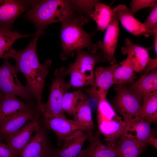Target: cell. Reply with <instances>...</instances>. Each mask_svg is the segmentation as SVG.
I'll use <instances>...</instances> for the list:
<instances>
[{"label": "cell", "instance_id": "1", "mask_svg": "<svg viewBox=\"0 0 157 157\" xmlns=\"http://www.w3.org/2000/svg\"><path fill=\"white\" fill-rule=\"evenodd\" d=\"M40 36L34 34L28 46L23 50L17 51L12 49L8 58L15 60V66L17 70L24 75L26 80V86L32 92L36 100L37 107L42 113L44 105L42 101V94L45 78L52 61L48 59L43 65L39 61L37 45Z\"/></svg>", "mask_w": 157, "mask_h": 157}, {"label": "cell", "instance_id": "31", "mask_svg": "<svg viewBox=\"0 0 157 157\" xmlns=\"http://www.w3.org/2000/svg\"><path fill=\"white\" fill-rule=\"evenodd\" d=\"M157 5V1L156 0H133L130 3L129 11L133 16L142 9L148 7L152 9Z\"/></svg>", "mask_w": 157, "mask_h": 157}, {"label": "cell", "instance_id": "5", "mask_svg": "<svg viewBox=\"0 0 157 157\" xmlns=\"http://www.w3.org/2000/svg\"><path fill=\"white\" fill-rule=\"evenodd\" d=\"M116 93L111 100L114 110L122 117L126 125L140 118L142 104L129 87L126 85L114 86Z\"/></svg>", "mask_w": 157, "mask_h": 157}, {"label": "cell", "instance_id": "20", "mask_svg": "<svg viewBox=\"0 0 157 157\" xmlns=\"http://www.w3.org/2000/svg\"><path fill=\"white\" fill-rule=\"evenodd\" d=\"M37 106L34 103L23 102L16 96L4 95L0 104V122L17 113Z\"/></svg>", "mask_w": 157, "mask_h": 157}, {"label": "cell", "instance_id": "27", "mask_svg": "<svg viewBox=\"0 0 157 157\" xmlns=\"http://www.w3.org/2000/svg\"><path fill=\"white\" fill-rule=\"evenodd\" d=\"M140 118L149 122H157V92L146 95L143 100Z\"/></svg>", "mask_w": 157, "mask_h": 157}, {"label": "cell", "instance_id": "32", "mask_svg": "<svg viewBox=\"0 0 157 157\" xmlns=\"http://www.w3.org/2000/svg\"><path fill=\"white\" fill-rule=\"evenodd\" d=\"M0 138V157H18Z\"/></svg>", "mask_w": 157, "mask_h": 157}, {"label": "cell", "instance_id": "22", "mask_svg": "<svg viewBox=\"0 0 157 157\" xmlns=\"http://www.w3.org/2000/svg\"><path fill=\"white\" fill-rule=\"evenodd\" d=\"M129 87L141 101L146 95L157 92V69L144 74L138 81L131 83Z\"/></svg>", "mask_w": 157, "mask_h": 157}, {"label": "cell", "instance_id": "9", "mask_svg": "<svg viewBox=\"0 0 157 157\" xmlns=\"http://www.w3.org/2000/svg\"><path fill=\"white\" fill-rule=\"evenodd\" d=\"M42 114L43 118L40 120L41 122L49 130H51L55 133L57 137V143L58 145L63 143L66 138L78 131H91L86 127L74 120L58 116Z\"/></svg>", "mask_w": 157, "mask_h": 157}, {"label": "cell", "instance_id": "36", "mask_svg": "<svg viewBox=\"0 0 157 157\" xmlns=\"http://www.w3.org/2000/svg\"><path fill=\"white\" fill-rule=\"evenodd\" d=\"M4 97V94L0 92V104L2 101Z\"/></svg>", "mask_w": 157, "mask_h": 157}, {"label": "cell", "instance_id": "34", "mask_svg": "<svg viewBox=\"0 0 157 157\" xmlns=\"http://www.w3.org/2000/svg\"><path fill=\"white\" fill-rule=\"evenodd\" d=\"M146 144L147 145H152L156 149H157V139L152 136L147 140Z\"/></svg>", "mask_w": 157, "mask_h": 157}, {"label": "cell", "instance_id": "33", "mask_svg": "<svg viewBox=\"0 0 157 157\" xmlns=\"http://www.w3.org/2000/svg\"><path fill=\"white\" fill-rule=\"evenodd\" d=\"M147 68L144 74H146L149 72L151 70L157 69V58L156 57L154 59L151 58L147 65Z\"/></svg>", "mask_w": 157, "mask_h": 157}, {"label": "cell", "instance_id": "11", "mask_svg": "<svg viewBox=\"0 0 157 157\" xmlns=\"http://www.w3.org/2000/svg\"><path fill=\"white\" fill-rule=\"evenodd\" d=\"M35 0H0V27L12 29L15 19L29 10Z\"/></svg>", "mask_w": 157, "mask_h": 157}, {"label": "cell", "instance_id": "28", "mask_svg": "<svg viewBox=\"0 0 157 157\" xmlns=\"http://www.w3.org/2000/svg\"><path fill=\"white\" fill-rule=\"evenodd\" d=\"M87 95L81 89L72 92H66L64 95L62 102V108L64 113L73 115L76 108L82 103L87 100Z\"/></svg>", "mask_w": 157, "mask_h": 157}, {"label": "cell", "instance_id": "4", "mask_svg": "<svg viewBox=\"0 0 157 157\" xmlns=\"http://www.w3.org/2000/svg\"><path fill=\"white\" fill-rule=\"evenodd\" d=\"M98 102L99 131L104 135L106 144L113 147L122 134L126 123L116 114L107 99L100 100Z\"/></svg>", "mask_w": 157, "mask_h": 157}, {"label": "cell", "instance_id": "18", "mask_svg": "<svg viewBox=\"0 0 157 157\" xmlns=\"http://www.w3.org/2000/svg\"><path fill=\"white\" fill-rule=\"evenodd\" d=\"M78 131L66 138L60 149H56L55 157H78L87 140L88 131Z\"/></svg>", "mask_w": 157, "mask_h": 157}, {"label": "cell", "instance_id": "16", "mask_svg": "<svg viewBox=\"0 0 157 157\" xmlns=\"http://www.w3.org/2000/svg\"><path fill=\"white\" fill-rule=\"evenodd\" d=\"M100 133L97 131H88L87 140L89 144L87 147L82 149L78 157H118L113 147L104 144L100 137Z\"/></svg>", "mask_w": 157, "mask_h": 157}, {"label": "cell", "instance_id": "25", "mask_svg": "<svg viewBox=\"0 0 157 157\" xmlns=\"http://www.w3.org/2000/svg\"><path fill=\"white\" fill-rule=\"evenodd\" d=\"M91 18L97 25V30L103 32L110 24L114 11L110 6L99 2L95 5Z\"/></svg>", "mask_w": 157, "mask_h": 157}, {"label": "cell", "instance_id": "10", "mask_svg": "<svg viewBox=\"0 0 157 157\" xmlns=\"http://www.w3.org/2000/svg\"><path fill=\"white\" fill-rule=\"evenodd\" d=\"M116 62L107 67L100 66L94 70V78L93 85L86 90L87 94L97 101L107 99L108 91L113 85V71L117 66Z\"/></svg>", "mask_w": 157, "mask_h": 157}, {"label": "cell", "instance_id": "12", "mask_svg": "<svg viewBox=\"0 0 157 157\" xmlns=\"http://www.w3.org/2000/svg\"><path fill=\"white\" fill-rule=\"evenodd\" d=\"M77 56L74 62L70 65L67 71H75L94 82V67L98 63L107 62L103 58L102 52L92 54L82 49L77 50Z\"/></svg>", "mask_w": 157, "mask_h": 157}, {"label": "cell", "instance_id": "17", "mask_svg": "<svg viewBox=\"0 0 157 157\" xmlns=\"http://www.w3.org/2000/svg\"><path fill=\"white\" fill-rule=\"evenodd\" d=\"M123 54H127L134 72H139L147 66L151 58L148 50L134 44L129 38L125 41V46L121 49Z\"/></svg>", "mask_w": 157, "mask_h": 157}, {"label": "cell", "instance_id": "13", "mask_svg": "<svg viewBox=\"0 0 157 157\" xmlns=\"http://www.w3.org/2000/svg\"><path fill=\"white\" fill-rule=\"evenodd\" d=\"M39 114L42 113L36 106L0 122V138L2 140L6 141Z\"/></svg>", "mask_w": 157, "mask_h": 157}, {"label": "cell", "instance_id": "3", "mask_svg": "<svg viewBox=\"0 0 157 157\" xmlns=\"http://www.w3.org/2000/svg\"><path fill=\"white\" fill-rule=\"evenodd\" d=\"M60 37L62 50L60 57L65 60L74 55V52L85 48L90 54H95L100 49L102 41L93 44L92 38L95 32L88 33L82 26L87 22L81 17L72 18L61 22Z\"/></svg>", "mask_w": 157, "mask_h": 157}, {"label": "cell", "instance_id": "8", "mask_svg": "<svg viewBox=\"0 0 157 157\" xmlns=\"http://www.w3.org/2000/svg\"><path fill=\"white\" fill-rule=\"evenodd\" d=\"M45 126L41 122L29 143L18 157H55V150Z\"/></svg>", "mask_w": 157, "mask_h": 157}, {"label": "cell", "instance_id": "35", "mask_svg": "<svg viewBox=\"0 0 157 157\" xmlns=\"http://www.w3.org/2000/svg\"><path fill=\"white\" fill-rule=\"evenodd\" d=\"M153 48L157 57V30L154 33Z\"/></svg>", "mask_w": 157, "mask_h": 157}, {"label": "cell", "instance_id": "29", "mask_svg": "<svg viewBox=\"0 0 157 157\" xmlns=\"http://www.w3.org/2000/svg\"><path fill=\"white\" fill-rule=\"evenodd\" d=\"M73 116L75 121L93 131L94 125L91 108L88 100L81 103L75 110Z\"/></svg>", "mask_w": 157, "mask_h": 157}, {"label": "cell", "instance_id": "19", "mask_svg": "<svg viewBox=\"0 0 157 157\" xmlns=\"http://www.w3.org/2000/svg\"><path fill=\"white\" fill-rule=\"evenodd\" d=\"M113 10L122 25L127 31L134 35H142L147 37L143 23L130 13L129 9L126 5L119 4L114 7Z\"/></svg>", "mask_w": 157, "mask_h": 157}, {"label": "cell", "instance_id": "15", "mask_svg": "<svg viewBox=\"0 0 157 157\" xmlns=\"http://www.w3.org/2000/svg\"><path fill=\"white\" fill-rule=\"evenodd\" d=\"M119 21L114 11L112 19L106 29L100 48L103 53V59L111 65L117 62L114 54L119 35Z\"/></svg>", "mask_w": 157, "mask_h": 157}, {"label": "cell", "instance_id": "6", "mask_svg": "<svg viewBox=\"0 0 157 157\" xmlns=\"http://www.w3.org/2000/svg\"><path fill=\"white\" fill-rule=\"evenodd\" d=\"M18 72L15 65L10 64L8 59H4L0 66V92L4 95L19 96L27 103H33L32 92L21 84L17 77Z\"/></svg>", "mask_w": 157, "mask_h": 157}, {"label": "cell", "instance_id": "30", "mask_svg": "<svg viewBox=\"0 0 157 157\" xmlns=\"http://www.w3.org/2000/svg\"><path fill=\"white\" fill-rule=\"evenodd\" d=\"M143 24L147 37L153 35L155 31L157 30V5L152 9L151 11Z\"/></svg>", "mask_w": 157, "mask_h": 157}, {"label": "cell", "instance_id": "23", "mask_svg": "<svg viewBox=\"0 0 157 157\" xmlns=\"http://www.w3.org/2000/svg\"><path fill=\"white\" fill-rule=\"evenodd\" d=\"M149 122L141 118L126 125L123 133L146 145L147 140L153 136Z\"/></svg>", "mask_w": 157, "mask_h": 157}, {"label": "cell", "instance_id": "7", "mask_svg": "<svg viewBox=\"0 0 157 157\" xmlns=\"http://www.w3.org/2000/svg\"><path fill=\"white\" fill-rule=\"evenodd\" d=\"M55 78L50 87L49 97L44 103L42 114L66 118L62 108V100L65 94L69 88L65 77L67 75L64 67L56 69L54 72Z\"/></svg>", "mask_w": 157, "mask_h": 157}, {"label": "cell", "instance_id": "14", "mask_svg": "<svg viewBox=\"0 0 157 157\" xmlns=\"http://www.w3.org/2000/svg\"><path fill=\"white\" fill-rule=\"evenodd\" d=\"M40 115H38L23 127L5 141L7 145L18 157L30 142L33 133L39 127L41 122Z\"/></svg>", "mask_w": 157, "mask_h": 157}, {"label": "cell", "instance_id": "26", "mask_svg": "<svg viewBox=\"0 0 157 157\" xmlns=\"http://www.w3.org/2000/svg\"><path fill=\"white\" fill-rule=\"evenodd\" d=\"M128 58L118 64L113 74V85L132 83L136 78Z\"/></svg>", "mask_w": 157, "mask_h": 157}, {"label": "cell", "instance_id": "24", "mask_svg": "<svg viewBox=\"0 0 157 157\" xmlns=\"http://www.w3.org/2000/svg\"><path fill=\"white\" fill-rule=\"evenodd\" d=\"M30 33L22 34L17 30L6 27H0V58L8 59V56L12 49V46L17 40L33 36Z\"/></svg>", "mask_w": 157, "mask_h": 157}, {"label": "cell", "instance_id": "21", "mask_svg": "<svg viewBox=\"0 0 157 157\" xmlns=\"http://www.w3.org/2000/svg\"><path fill=\"white\" fill-rule=\"evenodd\" d=\"M147 145L122 133L113 147L118 157H139Z\"/></svg>", "mask_w": 157, "mask_h": 157}, {"label": "cell", "instance_id": "2", "mask_svg": "<svg viewBox=\"0 0 157 157\" xmlns=\"http://www.w3.org/2000/svg\"><path fill=\"white\" fill-rule=\"evenodd\" d=\"M24 17L35 25V34L40 36L49 24L68 19L82 17L74 0H35Z\"/></svg>", "mask_w": 157, "mask_h": 157}]
</instances>
